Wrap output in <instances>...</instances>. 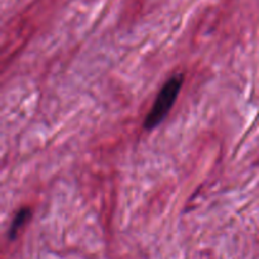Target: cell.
I'll list each match as a JSON object with an SVG mask.
<instances>
[{"mask_svg":"<svg viewBox=\"0 0 259 259\" xmlns=\"http://www.w3.org/2000/svg\"><path fill=\"white\" fill-rule=\"evenodd\" d=\"M182 83H184V75L172 76L168 81L163 85L159 94L157 95L156 101L152 105L151 111L147 115L146 121H144V129L152 131L156 128L163 119L166 118L167 114L169 113L171 108L174 106L180 91H181Z\"/></svg>","mask_w":259,"mask_h":259,"instance_id":"cell-1","label":"cell"},{"mask_svg":"<svg viewBox=\"0 0 259 259\" xmlns=\"http://www.w3.org/2000/svg\"><path fill=\"white\" fill-rule=\"evenodd\" d=\"M29 217H30V210L27 209V207H25V209H20L19 211L17 212V215H15L14 220H13L12 223V227H10L9 229L10 239H15V237H17L18 233H19L20 228L25 224V222H27Z\"/></svg>","mask_w":259,"mask_h":259,"instance_id":"cell-2","label":"cell"}]
</instances>
